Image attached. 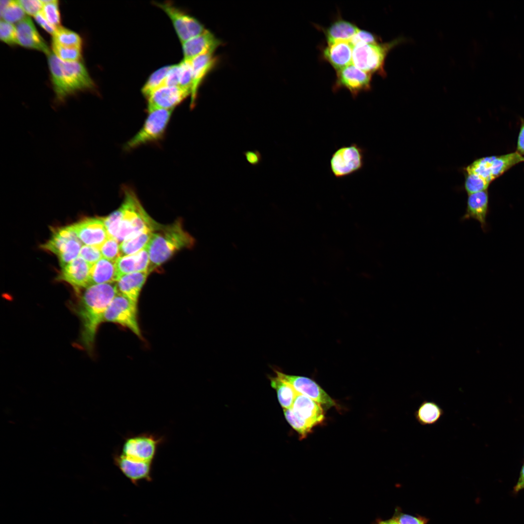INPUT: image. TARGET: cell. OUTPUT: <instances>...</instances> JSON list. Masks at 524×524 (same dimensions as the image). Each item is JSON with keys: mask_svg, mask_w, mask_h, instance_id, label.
<instances>
[{"mask_svg": "<svg viewBox=\"0 0 524 524\" xmlns=\"http://www.w3.org/2000/svg\"><path fill=\"white\" fill-rule=\"evenodd\" d=\"M117 294L116 282L92 285L86 288L76 307L82 323L80 343L89 353L93 351L97 330L104 322L106 310Z\"/></svg>", "mask_w": 524, "mask_h": 524, "instance_id": "6da1fadb", "label": "cell"}, {"mask_svg": "<svg viewBox=\"0 0 524 524\" xmlns=\"http://www.w3.org/2000/svg\"><path fill=\"white\" fill-rule=\"evenodd\" d=\"M123 192L120 207L102 218L109 237L119 243L147 229L155 231L161 226L148 215L132 189L125 187Z\"/></svg>", "mask_w": 524, "mask_h": 524, "instance_id": "7a4b0ae2", "label": "cell"}, {"mask_svg": "<svg viewBox=\"0 0 524 524\" xmlns=\"http://www.w3.org/2000/svg\"><path fill=\"white\" fill-rule=\"evenodd\" d=\"M51 82L58 101L63 102L78 91L93 90L96 85L80 61L65 62L53 53L48 55Z\"/></svg>", "mask_w": 524, "mask_h": 524, "instance_id": "3957f363", "label": "cell"}, {"mask_svg": "<svg viewBox=\"0 0 524 524\" xmlns=\"http://www.w3.org/2000/svg\"><path fill=\"white\" fill-rule=\"evenodd\" d=\"M194 238L183 228L179 219L167 226L161 225L153 232L147 246L149 256L148 274L168 260L176 252L194 245Z\"/></svg>", "mask_w": 524, "mask_h": 524, "instance_id": "277c9868", "label": "cell"}, {"mask_svg": "<svg viewBox=\"0 0 524 524\" xmlns=\"http://www.w3.org/2000/svg\"><path fill=\"white\" fill-rule=\"evenodd\" d=\"M404 40L403 38H399L385 43L357 44L353 48L352 64L365 72L371 74L377 73L384 76L386 74L384 66L387 55Z\"/></svg>", "mask_w": 524, "mask_h": 524, "instance_id": "5b68a950", "label": "cell"}, {"mask_svg": "<svg viewBox=\"0 0 524 524\" xmlns=\"http://www.w3.org/2000/svg\"><path fill=\"white\" fill-rule=\"evenodd\" d=\"M173 110L156 109L147 112L142 127L125 145L127 150L161 139L169 122Z\"/></svg>", "mask_w": 524, "mask_h": 524, "instance_id": "8992f818", "label": "cell"}, {"mask_svg": "<svg viewBox=\"0 0 524 524\" xmlns=\"http://www.w3.org/2000/svg\"><path fill=\"white\" fill-rule=\"evenodd\" d=\"M164 438L152 433L143 432L124 438L120 447L121 455L137 461L153 462Z\"/></svg>", "mask_w": 524, "mask_h": 524, "instance_id": "52a82bcc", "label": "cell"}, {"mask_svg": "<svg viewBox=\"0 0 524 524\" xmlns=\"http://www.w3.org/2000/svg\"><path fill=\"white\" fill-rule=\"evenodd\" d=\"M82 244L69 225L54 229L51 238L41 247L56 254L62 267L79 256Z\"/></svg>", "mask_w": 524, "mask_h": 524, "instance_id": "ba28073f", "label": "cell"}, {"mask_svg": "<svg viewBox=\"0 0 524 524\" xmlns=\"http://www.w3.org/2000/svg\"><path fill=\"white\" fill-rule=\"evenodd\" d=\"M153 4L161 9L169 17L181 43L199 35L206 30L197 18L171 1H154Z\"/></svg>", "mask_w": 524, "mask_h": 524, "instance_id": "9c48e42d", "label": "cell"}, {"mask_svg": "<svg viewBox=\"0 0 524 524\" xmlns=\"http://www.w3.org/2000/svg\"><path fill=\"white\" fill-rule=\"evenodd\" d=\"M104 322L118 324L143 339L138 321L137 304L121 294L118 293L108 306L104 315Z\"/></svg>", "mask_w": 524, "mask_h": 524, "instance_id": "30bf717a", "label": "cell"}, {"mask_svg": "<svg viewBox=\"0 0 524 524\" xmlns=\"http://www.w3.org/2000/svg\"><path fill=\"white\" fill-rule=\"evenodd\" d=\"M363 148L357 144L337 148L330 160V169L334 176L343 178L360 170L364 164Z\"/></svg>", "mask_w": 524, "mask_h": 524, "instance_id": "8fae6325", "label": "cell"}, {"mask_svg": "<svg viewBox=\"0 0 524 524\" xmlns=\"http://www.w3.org/2000/svg\"><path fill=\"white\" fill-rule=\"evenodd\" d=\"M275 372L277 376L291 385L297 393L312 399L327 408L336 406L334 400L312 379L305 377L285 374L277 370Z\"/></svg>", "mask_w": 524, "mask_h": 524, "instance_id": "7c38bea8", "label": "cell"}, {"mask_svg": "<svg viewBox=\"0 0 524 524\" xmlns=\"http://www.w3.org/2000/svg\"><path fill=\"white\" fill-rule=\"evenodd\" d=\"M72 226L80 241L85 245L100 248L109 237L102 218H86Z\"/></svg>", "mask_w": 524, "mask_h": 524, "instance_id": "4fadbf2b", "label": "cell"}, {"mask_svg": "<svg viewBox=\"0 0 524 524\" xmlns=\"http://www.w3.org/2000/svg\"><path fill=\"white\" fill-rule=\"evenodd\" d=\"M189 96V92L179 86L164 85L146 98L147 111L156 109L174 110Z\"/></svg>", "mask_w": 524, "mask_h": 524, "instance_id": "5bb4252c", "label": "cell"}, {"mask_svg": "<svg viewBox=\"0 0 524 524\" xmlns=\"http://www.w3.org/2000/svg\"><path fill=\"white\" fill-rule=\"evenodd\" d=\"M115 465L135 486L143 481H152L153 462H141L129 459L116 452L113 457Z\"/></svg>", "mask_w": 524, "mask_h": 524, "instance_id": "9a60e30c", "label": "cell"}, {"mask_svg": "<svg viewBox=\"0 0 524 524\" xmlns=\"http://www.w3.org/2000/svg\"><path fill=\"white\" fill-rule=\"evenodd\" d=\"M371 76L351 64L337 71L336 86L346 88L355 98L360 92L369 90Z\"/></svg>", "mask_w": 524, "mask_h": 524, "instance_id": "2e32d148", "label": "cell"}, {"mask_svg": "<svg viewBox=\"0 0 524 524\" xmlns=\"http://www.w3.org/2000/svg\"><path fill=\"white\" fill-rule=\"evenodd\" d=\"M92 265L80 256L62 267L59 280L70 284L78 294L90 286Z\"/></svg>", "mask_w": 524, "mask_h": 524, "instance_id": "e0dca14e", "label": "cell"}, {"mask_svg": "<svg viewBox=\"0 0 524 524\" xmlns=\"http://www.w3.org/2000/svg\"><path fill=\"white\" fill-rule=\"evenodd\" d=\"M181 44L183 59L190 61L201 55L214 53L222 42L206 29L199 35Z\"/></svg>", "mask_w": 524, "mask_h": 524, "instance_id": "ac0fdd59", "label": "cell"}, {"mask_svg": "<svg viewBox=\"0 0 524 524\" xmlns=\"http://www.w3.org/2000/svg\"><path fill=\"white\" fill-rule=\"evenodd\" d=\"M192 71V84L191 91L190 107H195L200 86L217 62L214 53L198 56L190 60Z\"/></svg>", "mask_w": 524, "mask_h": 524, "instance_id": "d6986e66", "label": "cell"}, {"mask_svg": "<svg viewBox=\"0 0 524 524\" xmlns=\"http://www.w3.org/2000/svg\"><path fill=\"white\" fill-rule=\"evenodd\" d=\"M17 44L26 48L37 50L49 55V48L39 34L31 18L26 16L16 25Z\"/></svg>", "mask_w": 524, "mask_h": 524, "instance_id": "ffe728a7", "label": "cell"}, {"mask_svg": "<svg viewBox=\"0 0 524 524\" xmlns=\"http://www.w3.org/2000/svg\"><path fill=\"white\" fill-rule=\"evenodd\" d=\"M291 409L298 417L313 426L322 423L325 419L323 409L320 404L298 393Z\"/></svg>", "mask_w": 524, "mask_h": 524, "instance_id": "44dd1931", "label": "cell"}, {"mask_svg": "<svg viewBox=\"0 0 524 524\" xmlns=\"http://www.w3.org/2000/svg\"><path fill=\"white\" fill-rule=\"evenodd\" d=\"M149 264V256L147 246L135 254L119 257L115 262L116 281L128 274L148 272Z\"/></svg>", "mask_w": 524, "mask_h": 524, "instance_id": "7402d4cb", "label": "cell"}, {"mask_svg": "<svg viewBox=\"0 0 524 524\" xmlns=\"http://www.w3.org/2000/svg\"><path fill=\"white\" fill-rule=\"evenodd\" d=\"M488 195L487 190L468 195L466 212L461 220L474 219L479 222L484 231L487 229Z\"/></svg>", "mask_w": 524, "mask_h": 524, "instance_id": "603a6c76", "label": "cell"}, {"mask_svg": "<svg viewBox=\"0 0 524 524\" xmlns=\"http://www.w3.org/2000/svg\"><path fill=\"white\" fill-rule=\"evenodd\" d=\"M353 48L349 42L328 44L323 50V56L338 71L352 64Z\"/></svg>", "mask_w": 524, "mask_h": 524, "instance_id": "cb8c5ba5", "label": "cell"}, {"mask_svg": "<svg viewBox=\"0 0 524 524\" xmlns=\"http://www.w3.org/2000/svg\"><path fill=\"white\" fill-rule=\"evenodd\" d=\"M148 275L147 271H143L123 276L116 281L118 293L138 304L141 291Z\"/></svg>", "mask_w": 524, "mask_h": 524, "instance_id": "d4e9b609", "label": "cell"}, {"mask_svg": "<svg viewBox=\"0 0 524 524\" xmlns=\"http://www.w3.org/2000/svg\"><path fill=\"white\" fill-rule=\"evenodd\" d=\"M360 29L353 23L344 19H338L325 31L328 44L338 42H350Z\"/></svg>", "mask_w": 524, "mask_h": 524, "instance_id": "484cf974", "label": "cell"}, {"mask_svg": "<svg viewBox=\"0 0 524 524\" xmlns=\"http://www.w3.org/2000/svg\"><path fill=\"white\" fill-rule=\"evenodd\" d=\"M113 282H116L115 262L102 257L92 266L90 286Z\"/></svg>", "mask_w": 524, "mask_h": 524, "instance_id": "4316f807", "label": "cell"}, {"mask_svg": "<svg viewBox=\"0 0 524 524\" xmlns=\"http://www.w3.org/2000/svg\"><path fill=\"white\" fill-rule=\"evenodd\" d=\"M153 230L147 229L126 239L119 244V257L135 254L148 244Z\"/></svg>", "mask_w": 524, "mask_h": 524, "instance_id": "83f0119b", "label": "cell"}, {"mask_svg": "<svg viewBox=\"0 0 524 524\" xmlns=\"http://www.w3.org/2000/svg\"><path fill=\"white\" fill-rule=\"evenodd\" d=\"M443 411L442 408L433 401H425L415 413V418L420 424L431 425L438 422Z\"/></svg>", "mask_w": 524, "mask_h": 524, "instance_id": "f1b7e54d", "label": "cell"}, {"mask_svg": "<svg viewBox=\"0 0 524 524\" xmlns=\"http://www.w3.org/2000/svg\"><path fill=\"white\" fill-rule=\"evenodd\" d=\"M271 385L277 392L278 401L284 409H291L297 393L293 386L277 376L269 377Z\"/></svg>", "mask_w": 524, "mask_h": 524, "instance_id": "f546056e", "label": "cell"}, {"mask_svg": "<svg viewBox=\"0 0 524 524\" xmlns=\"http://www.w3.org/2000/svg\"><path fill=\"white\" fill-rule=\"evenodd\" d=\"M523 161H524V157L519 152L495 156L491 167L493 179L501 175L514 165Z\"/></svg>", "mask_w": 524, "mask_h": 524, "instance_id": "4dcf8cb0", "label": "cell"}, {"mask_svg": "<svg viewBox=\"0 0 524 524\" xmlns=\"http://www.w3.org/2000/svg\"><path fill=\"white\" fill-rule=\"evenodd\" d=\"M0 14L1 19L12 24L18 23L26 16L17 0H1Z\"/></svg>", "mask_w": 524, "mask_h": 524, "instance_id": "1f68e13d", "label": "cell"}, {"mask_svg": "<svg viewBox=\"0 0 524 524\" xmlns=\"http://www.w3.org/2000/svg\"><path fill=\"white\" fill-rule=\"evenodd\" d=\"M52 43L69 47L82 49V40L76 33L63 27L57 28L52 35Z\"/></svg>", "mask_w": 524, "mask_h": 524, "instance_id": "d6a6232c", "label": "cell"}, {"mask_svg": "<svg viewBox=\"0 0 524 524\" xmlns=\"http://www.w3.org/2000/svg\"><path fill=\"white\" fill-rule=\"evenodd\" d=\"M170 65L162 66L152 73L141 88V92L146 98L153 92L164 85L167 73Z\"/></svg>", "mask_w": 524, "mask_h": 524, "instance_id": "836d02e7", "label": "cell"}, {"mask_svg": "<svg viewBox=\"0 0 524 524\" xmlns=\"http://www.w3.org/2000/svg\"><path fill=\"white\" fill-rule=\"evenodd\" d=\"M495 156L487 157L476 160L468 165L465 171L467 173H474L481 177L489 183L493 179L491 174V164Z\"/></svg>", "mask_w": 524, "mask_h": 524, "instance_id": "e575fe53", "label": "cell"}, {"mask_svg": "<svg viewBox=\"0 0 524 524\" xmlns=\"http://www.w3.org/2000/svg\"><path fill=\"white\" fill-rule=\"evenodd\" d=\"M285 417L292 427L299 434L300 438H306L314 427L311 424L298 417L291 409H284Z\"/></svg>", "mask_w": 524, "mask_h": 524, "instance_id": "d590c367", "label": "cell"}, {"mask_svg": "<svg viewBox=\"0 0 524 524\" xmlns=\"http://www.w3.org/2000/svg\"><path fill=\"white\" fill-rule=\"evenodd\" d=\"M53 53L65 62L79 61L82 57V49L65 47L52 43Z\"/></svg>", "mask_w": 524, "mask_h": 524, "instance_id": "8d00e7d4", "label": "cell"}, {"mask_svg": "<svg viewBox=\"0 0 524 524\" xmlns=\"http://www.w3.org/2000/svg\"><path fill=\"white\" fill-rule=\"evenodd\" d=\"M43 6L41 11L45 18L53 26L57 28L61 22L58 1L56 0H42Z\"/></svg>", "mask_w": 524, "mask_h": 524, "instance_id": "74e56055", "label": "cell"}, {"mask_svg": "<svg viewBox=\"0 0 524 524\" xmlns=\"http://www.w3.org/2000/svg\"><path fill=\"white\" fill-rule=\"evenodd\" d=\"M490 183L474 173H467L464 188L468 195L487 190Z\"/></svg>", "mask_w": 524, "mask_h": 524, "instance_id": "f35d334b", "label": "cell"}, {"mask_svg": "<svg viewBox=\"0 0 524 524\" xmlns=\"http://www.w3.org/2000/svg\"><path fill=\"white\" fill-rule=\"evenodd\" d=\"M179 65L180 69L179 87L189 92L191 95L192 71L190 61L183 59Z\"/></svg>", "mask_w": 524, "mask_h": 524, "instance_id": "ab89813d", "label": "cell"}, {"mask_svg": "<svg viewBox=\"0 0 524 524\" xmlns=\"http://www.w3.org/2000/svg\"><path fill=\"white\" fill-rule=\"evenodd\" d=\"M119 244L116 239L109 237L100 247L102 257L115 262L119 257Z\"/></svg>", "mask_w": 524, "mask_h": 524, "instance_id": "60d3db41", "label": "cell"}, {"mask_svg": "<svg viewBox=\"0 0 524 524\" xmlns=\"http://www.w3.org/2000/svg\"><path fill=\"white\" fill-rule=\"evenodd\" d=\"M392 518L398 524H427L429 520L425 516L419 515L414 516L404 513L399 507L395 508Z\"/></svg>", "mask_w": 524, "mask_h": 524, "instance_id": "b9f144b4", "label": "cell"}, {"mask_svg": "<svg viewBox=\"0 0 524 524\" xmlns=\"http://www.w3.org/2000/svg\"><path fill=\"white\" fill-rule=\"evenodd\" d=\"M0 38L2 41L9 45L18 44L16 26L1 19Z\"/></svg>", "mask_w": 524, "mask_h": 524, "instance_id": "7bdbcfd3", "label": "cell"}, {"mask_svg": "<svg viewBox=\"0 0 524 524\" xmlns=\"http://www.w3.org/2000/svg\"><path fill=\"white\" fill-rule=\"evenodd\" d=\"M79 256L92 265L102 258L99 248L87 245L82 246Z\"/></svg>", "mask_w": 524, "mask_h": 524, "instance_id": "ee69618b", "label": "cell"}, {"mask_svg": "<svg viewBox=\"0 0 524 524\" xmlns=\"http://www.w3.org/2000/svg\"><path fill=\"white\" fill-rule=\"evenodd\" d=\"M379 40V39L373 33L366 31L359 30L352 38L350 43L354 47L359 44L378 43Z\"/></svg>", "mask_w": 524, "mask_h": 524, "instance_id": "f6af8a7d", "label": "cell"}, {"mask_svg": "<svg viewBox=\"0 0 524 524\" xmlns=\"http://www.w3.org/2000/svg\"><path fill=\"white\" fill-rule=\"evenodd\" d=\"M17 1L25 13L29 16H35L41 11L43 6L42 0H19Z\"/></svg>", "mask_w": 524, "mask_h": 524, "instance_id": "bcb514c9", "label": "cell"}, {"mask_svg": "<svg viewBox=\"0 0 524 524\" xmlns=\"http://www.w3.org/2000/svg\"><path fill=\"white\" fill-rule=\"evenodd\" d=\"M180 71L179 63L170 65L166 74L164 85L179 86Z\"/></svg>", "mask_w": 524, "mask_h": 524, "instance_id": "7dc6e473", "label": "cell"}, {"mask_svg": "<svg viewBox=\"0 0 524 524\" xmlns=\"http://www.w3.org/2000/svg\"><path fill=\"white\" fill-rule=\"evenodd\" d=\"M34 17L38 24H39L46 31L52 35L54 34L57 28L52 25L45 18L41 12L37 14Z\"/></svg>", "mask_w": 524, "mask_h": 524, "instance_id": "c3c4849f", "label": "cell"}, {"mask_svg": "<svg viewBox=\"0 0 524 524\" xmlns=\"http://www.w3.org/2000/svg\"><path fill=\"white\" fill-rule=\"evenodd\" d=\"M247 161L253 165L258 164L262 161V156L258 150L246 151L244 153Z\"/></svg>", "mask_w": 524, "mask_h": 524, "instance_id": "681fc988", "label": "cell"}, {"mask_svg": "<svg viewBox=\"0 0 524 524\" xmlns=\"http://www.w3.org/2000/svg\"><path fill=\"white\" fill-rule=\"evenodd\" d=\"M524 489V464L523 465L518 481L513 488V493H517Z\"/></svg>", "mask_w": 524, "mask_h": 524, "instance_id": "f907efd6", "label": "cell"}, {"mask_svg": "<svg viewBox=\"0 0 524 524\" xmlns=\"http://www.w3.org/2000/svg\"><path fill=\"white\" fill-rule=\"evenodd\" d=\"M517 149L519 152L524 153V124L521 127L519 135Z\"/></svg>", "mask_w": 524, "mask_h": 524, "instance_id": "816d5d0a", "label": "cell"}, {"mask_svg": "<svg viewBox=\"0 0 524 524\" xmlns=\"http://www.w3.org/2000/svg\"><path fill=\"white\" fill-rule=\"evenodd\" d=\"M377 524H398L397 522L393 518L386 520H383L381 519L377 520Z\"/></svg>", "mask_w": 524, "mask_h": 524, "instance_id": "f5cc1de1", "label": "cell"}]
</instances>
